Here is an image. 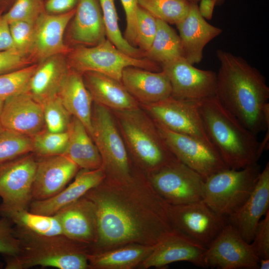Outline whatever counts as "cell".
<instances>
[{"label":"cell","mask_w":269,"mask_h":269,"mask_svg":"<svg viewBox=\"0 0 269 269\" xmlns=\"http://www.w3.org/2000/svg\"><path fill=\"white\" fill-rule=\"evenodd\" d=\"M84 196L93 203L97 220L90 253L132 244L154 246L174 231L168 204L135 166L129 178L106 177Z\"/></svg>","instance_id":"cell-1"},{"label":"cell","mask_w":269,"mask_h":269,"mask_svg":"<svg viewBox=\"0 0 269 269\" xmlns=\"http://www.w3.org/2000/svg\"><path fill=\"white\" fill-rule=\"evenodd\" d=\"M220 66L216 96L221 104L256 135L269 128V88L263 75L240 56L218 49Z\"/></svg>","instance_id":"cell-2"},{"label":"cell","mask_w":269,"mask_h":269,"mask_svg":"<svg viewBox=\"0 0 269 269\" xmlns=\"http://www.w3.org/2000/svg\"><path fill=\"white\" fill-rule=\"evenodd\" d=\"M206 133L229 168L240 169L257 163L260 142L251 132L219 102L216 96L200 101Z\"/></svg>","instance_id":"cell-3"},{"label":"cell","mask_w":269,"mask_h":269,"mask_svg":"<svg viewBox=\"0 0 269 269\" xmlns=\"http://www.w3.org/2000/svg\"><path fill=\"white\" fill-rule=\"evenodd\" d=\"M21 243L20 253L5 256V268L23 269L40 266L60 269H90V246L61 235L43 236L14 227Z\"/></svg>","instance_id":"cell-4"},{"label":"cell","mask_w":269,"mask_h":269,"mask_svg":"<svg viewBox=\"0 0 269 269\" xmlns=\"http://www.w3.org/2000/svg\"><path fill=\"white\" fill-rule=\"evenodd\" d=\"M134 164L146 176L177 159L149 116L139 108L113 111Z\"/></svg>","instance_id":"cell-5"},{"label":"cell","mask_w":269,"mask_h":269,"mask_svg":"<svg viewBox=\"0 0 269 269\" xmlns=\"http://www.w3.org/2000/svg\"><path fill=\"white\" fill-rule=\"evenodd\" d=\"M261 171L257 162L242 169L227 168L215 173L205 179L202 200L215 212L228 217L248 198Z\"/></svg>","instance_id":"cell-6"},{"label":"cell","mask_w":269,"mask_h":269,"mask_svg":"<svg viewBox=\"0 0 269 269\" xmlns=\"http://www.w3.org/2000/svg\"><path fill=\"white\" fill-rule=\"evenodd\" d=\"M66 57L69 67L82 74L95 72L121 82L123 71L127 67L161 71L160 64L145 57L136 58L127 54L107 38L95 46L70 47Z\"/></svg>","instance_id":"cell-7"},{"label":"cell","mask_w":269,"mask_h":269,"mask_svg":"<svg viewBox=\"0 0 269 269\" xmlns=\"http://www.w3.org/2000/svg\"><path fill=\"white\" fill-rule=\"evenodd\" d=\"M114 119L110 109L94 103L91 136L101 155L106 177L126 180L132 175L135 165Z\"/></svg>","instance_id":"cell-8"},{"label":"cell","mask_w":269,"mask_h":269,"mask_svg":"<svg viewBox=\"0 0 269 269\" xmlns=\"http://www.w3.org/2000/svg\"><path fill=\"white\" fill-rule=\"evenodd\" d=\"M168 215L174 231L207 248L228 223L206 204L198 201L182 205L168 204Z\"/></svg>","instance_id":"cell-9"},{"label":"cell","mask_w":269,"mask_h":269,"mask_svg":"<svg viewBox=\"0 0 269 269\" xmlns=\"http://www.w3.org/2000/svg\"><path fill=\"white\" fill-rule=\"evenodd\" d=\"M146 176L156 192L168 204L202 200L205 179L178 159Z\"/></svg>","instance_id":"cell-10"},{"label":"cell","mask_w":269,"mask_h":269,"mask_svg":"<svg viewBox=\"0 0 269 269\" xmlns=\"http://www.w3.org/2000/svg\"><path fill=\"white\" fill-rule=\"evenodd\" d=\"M200 101L170 96L156 103L140 104V106L157 124L171 131L197 138L213 146L200 114Z\"/></svg>","instance_id":"cell-11"},{"label":"cell","mask_w":269,"mask_h":269,"mask_svg":"<svg viewBox=\"0 0 269 269\" xmlns=\"http://www.w3.org/2000/svg\"><path fill=\"white\" fill-rule=\"evenodd\" d=\"M155 124L165 143L174 156L204 179L220 171L229 168L212 145Z\"/></svg>","instance_id":"cell-12"},{"label":"cell","mask_w":269,"mask_h":269,"mask_svg":"<svg viewBox=\"0 0 269 269\" xmlns=\"http://www.w3.org/2000/svg\"><path fill=\"white\" fill-rule=\"evenodd\" d=\"M204 263L205 268L259 269V259L251 244L228 223L206 248Z\"/></svg>","instance_id":"cell-13"},{"label":"cell","mask_w":269,"mask_h":269,"mask_svg":"<svg viewBox=\"0 0 269 269\" xmlns=\"http://www.w3.org/2000/svg\"><path fill=\"white\" fill-rule=\"evenodd\" d=\"M37 160L32 153L0 163L1 205L27 209L32 198Z\"/></svg>","instance_id":"cell-14"},{"label":"cell","mask_w":269,"mask_h":269,"mask_svg":"<svg viewBox=\"0 0 269 269\" xmlns=\"http://www.w3.org/2000/svg\"><path fill=\"white\" fill-rule=\"evenodd\" d=\"M162 70L171 84L172 97L201 101L216 96L217 73L196 68L184 57L163 64Z\"/></svg>","instance_id":"cell-15"},{"label":"cell","mask_w":269,"mask_h":269,"mask_svg":"<svg viewBox=\"0 0 269 269\" xmlns=\"http://www.w3.org/2000/svg\"><path fill=\"white\" fill-rule=\"evenodd\" d=\"M75 8L61 14H51L45 11L34 21L29 54L34 63L53 55H66L69 51L70 47L66 43L65 33Z\"/></svg>","instance_id":"cell-16"},{"label":"cell","mask_w":269,"mask_h":269,"mask_svg":"<svg viewBox=\"0 0 269 269\" xmlns=\"http://www.w3.org/2000/svg\"><path fill=\"white\" fill-rule=\"evenodd\" d=\"M79 169L64 154L40 157L37 160L32 201L43 200L56 195L65 187Z\"/></svg>","instance_id":"cell-17"},{"label":"cell","mask_w":269,"mask_h":269,"mask_svg":"<svg viewBox=\"0 0 269 269\" xmlns=\"http://www.w3.org/2000/svg\"><path fill=\"white\" fill-rule=\"evenodd\" d=\"M206 250V248L174 231L154 246L139 268H159L173 263L183 261L205 268Z\"/></svg>","instance_id":"cell-18"},{"label":"cell","mask_w":269,"mask_h":269,"mask_svg":"<svg viewBox=\"0 0 269 269\" xmlns=\"http://www.w3.org/2000/svg\"><path fill=\"white\" fill-rule=\"evenodd\" d=\"M1 121L3 128L31 137L45 128L41 104L26 92L4 100Z\"/></svg>","instance_id":"cell-19"},{"label":"cell","mask_w":269,"mask_h":269,"mask_svg":"<svg viewBox=\"0 0 269 269\" xmlns=\"http://www.w3.org/2000/svg\"><path fill=\"white\" fill-rule=\"evenodd\" d=\"M269 211V163L261 171L256 184L244 204L227 217L244 240L251 243L256 228L263 216Z\"/></svg>","instance_id":"cell-20"},{"label":"cell","mask_w":269,"mask_h":269,"mask_svg":"<svg viewBox=\"0 0 269 269\" xmlns=\"http://www.w3.org/2000/svg\"><path fill=\"white\" fill-rule=\"evenodd\" d=\"M67 27L71 47L95 46L104 40L106 34L100 0H78Z\"/></svg>","instance_id":"cell-21"},{"label":"cell","mask_w":269,"mask_h":269,"mask_svg":"<svg viewBox=\"0 0 269 269\" xmlns=\"http://www.w3.org/2000/svg\"><path fill=\"white\" fill-rule=\"evenodd\" d=\"M64 236L90 246L97 238V220L93 203L84 196L58 211Z\"/></svg>","instance_id":"cell-22"},{"label":"cell","mask_w":269,"mask_h":269,"mask_svg":"<svg viewBox=\"0 0 269 269\" xmlns=\"http://www.w3.org/2000/svg\"><path fill=\"white\" fill-rule=\"evenodd\" d=\"M198 4V2L191 1L187 15L176 25L181 41L183 57L192 65L201 61L206 45L222 32V29L209 23L201 15Z\"/></svg>","instance_id":"cell-23"},{"label":"cell","mask_w":269,"mask_h":269,"mask_svg":"<svg viewBox=\"0 0 269 269\" xmlns=\"http://www.w3.org/2000/svg\"><path fill=\"white\" fill-rule=\"evenodd\" d=\"M121 82L140 105L159 102L172 94L169 80L162 70L127 67L123 71Z\"/></svg>","instance_id":"cell-24"},{"label":"cell","mask_w":269,"mask_h":269,"mask_svg":"<svg viewBox=\"0 0 269 269\" xmlns=\"http://www.w3.org/2000/svg\"><path fill=\"white\" fill-rule=\"evenodd\" d=\"M106 177L103 168L95 170L82 169L74 180L56 195L43 200H33L29 206L35 213L53 215L64 207L84 196L90 189Z\"/></svg>","instance_id":"cell-25"},{"label":"cell","mask_w":269,"mask_h":269,"mask_svg":"<svg viewBox=\"0 0 269 269\" xmlns=\"http://www.w3.org/2000/svg\"><path fill=\"white\" fill-rule=\"evenodd\" d=\"M85 86L93 102L113 111L136 109L139 103L121 81L95 72L82 74Z\"/></svg>","instance_id":"cell-26"},{"label":"cell","mask_w":269,"mask_h":269,"mask_svg":"<svg viewBox=\"0 0 269 269\" xmlns=\"http://www.w3.org/2000/svg\"><path fill=\"white\" fill-rule=\"evenodd\" d=\"M69 69L66 55L46 58L37 63L26 92L40 103L57 95Z\"/></svg>","instance_id":"cell-27"},{"label":"cell","mask_w":269,"mask_h":269,"mask_svg":"<svg viewBox=\"0 0 269 269\" xmlns=\"http://www.w3.org/2000/svg\"><path fill=\"white\" fill-rule=\"evenodd\" d=\"M57 95L70 115L78 119L91 135L93 101L85 86L82 74L70 68Z\"/></svg>","instance_id":"cell-28"},{"label":"cell","mask_w":269,"mask_h":269,"mask_svg":"<svg viewBox=\"0 0 269 269\" xmlns=\"http://www.w3.org/2000/svg\"><path fill=\"white\" fill-rule=\"evenodd\" d=\"M67 132L68 139L63 154L80 169L95 170L103 168L99 150L84 125L72 116Z\"/></svg>","instance_id":"cell-29"},{"label":"cell","mask_w":269,"mask_h":269,"mask_svg":"<svg viewBox=\"0 0 269 269\" xmlns=\"http://www.w3.org/2000/svg\"><path fill=\"white\" fill-rule=\"evenodd\" d=\"M154 246L132 244L99 253H89L87 258L90 269H133L139 268L151 252Z\"/></svg>","instance_id":"cell-30"},{"label":"cell","mask_w":269,"mask_h":269,"mask_svg":"<svg viewBox=\"0 0 269 269\" xmlns=\"http://www.w3.org/2000/svg\"><path fill=\"white\" fill-rule=\"evenodd\" d=\"M0 215L10 220L16 227L43 236L63 235L60 222L55 215H45L0 205Z\"/></svg>","instance_id":"cell-31"},{"label":"cell","mask_w":269,"mask_h":269,"mask_svg":"<svg viewBox=\"0 0 269 269\" xmlns=\"http://www.w3.org/2000/svg\"><path fill=\"white\" fill-rule=\"evenodd\" d=\"M156 23L155 37L149 50L144 53V57L160 65L183 57L179 35L168 23L157 19Z\"/></svg>","instance_id":"cell-32"},{"label":"cell","mask_w":269,"mask_h":269,"mask_svg":"<svg viewBox=\"0 0 269 269\" xmlns=\"http://www.w3.org/2000/svg\"><path fill=\"white\" fill-rule=\"evenodd\" d=\"M106 37L117 48L136 58H143V52L132 45L122 35L114 0H99Z\"/></svg>","instance_id":"cell-33"},{"label":"cell","mask_w":269,"mask_h":269,"mask_svg":"<svg viewBox=\"0 0 269 269\" xmlns=\"http://www.w3.org/2000/svg\"><path fill=\"white\" fill-rule=\"evenodd\" d=\"M138 5L156 19L177 24L187 15L191 1L188 0H137Z\"/></svg>","instance_id":"cell-34"},{"label":"cell","mask_w":269,"mask_h":269,"mask_svg":"<svg viewBox=\"0 0 269 269\" xmlns=\"http://www.w3.org/2000/svg\"><path fill=\"white\" fill-rule=\"evenodd\" d=\"M32 151L31 137L4 128L0 131V163Z\"/></svg>","instance_id":"cell-35"},{"label":"cell","mask_w":269,"mask_h":269,"mask_svg":"<svg viewBox=\"0 0 269 269\" xmlns=\"http://www.w3.org/2000/svg\"><path fill=\"white\" fill-rule=\"evenodd\" d=\"M32 153L40 157L63 154L67 144V132L55 133L46 128L31 137Z\"/></svg>","instance_id":"cell-36"},{"label":"cell","mask_w":269,"mask_h":269,"mask_svg":"<svg viewBox=\"0 0 269 269\" xmlns=\"http://www.w3.org/2000/svg\"><path fill=\"white\" fill-rule=\"evenodd\" d=\"M41 104L45 128L55 133L67 132L72 116L64 106L58 95L48 98Z\"/></svg>","instance_id":"cell-37"},{"label":"cell","mask_w":269,"mask_h":269,"mask_svg":"<svg viewBox=\"0 0 269 269\" xmlns=\"http://www.w3.org/2000/svg\"><path fill=\"white\" fill-rule=\"evenodd\" d=\"M37 63L19 70L0 75V99L8 97L26 91L30 79Z\"/></svg>","instance_id":"cell-38"},{"label":"cell","mask_w":269,"mask_h":269,"mask_svg":"<svg viewBox=\"0 0 269 269\" xmlns=\"http://www.w3.org/2000/svg\"><path fill=\"white\" fill-rule=\"evenodd\" d=\"M45 0H15L4 13L9 23L16 21L34 22L45 10Z\"/></svg>","instance_id":"cell-39"},{"label":"cell","mask_w":269,"mask_h":269,"mask_svg":"<svg viewBox=\"0 0 269 269\" xmlns=\"http://www.w3.org/2000/svg\"><path fill=\"white\" fill-rule=\"evenodd\" d=\"M157 29L156 19L138 5L136 17L137 46L144 52L150 48Z\"/></svg>","instance_id":"cell-40"},{"label":"cell","mask_w":269,"mask_h":269,"mask_svg":"<svg viewBox=\"0 0 269 269\" xmlns=\"http://www.w3.org/2000/svg\"><path fill=\"white\" fill-rule=\"evenodd\" d=\"M34 22L16 21L9 23L13 49L28 56L33 40Z\"/></svg>","instance_id":"cell-41"},{"label":"cell","mask_w":269,"mask_h":269,"mask_svg":"<svg viewBox=\"0 0 269 269\" xmlns=\"http://www.w3.org/2000/svg\"><path fill=\"white\" fill-rule=\"evenodd\" d=\"M21 248V241L16 235L13 224L7 218H0V253L4 256L18 255Z\"/></svg>","instance_id":"cell-42"},{"label":"cell","mask_w":269,"mask_h":269,"mask_svg":"<svg viewBox=\"0 0 269 269\" xmlns=\"http://www.w3.org/2000/svg\"><path fill=\"white\" fill-rule=\"evenodd\" d=\"M251 244L259 261L269 259V211L258 224Z\"/></svg>","instance_id":"cell-43"},{"label":"cell","mask_w":269,"mask_h":269,"mask_svg":"<svg viewBox=\"0 0 269 269\" xmlns=\"http://www.w3.org/2000/svg\"><path fill=\"white\" fill-rule=\"evenodd\" d=\"M28 56L14 49L0 51V75L14 71L34 64Z\"/></svg>","instance_id":"cell-44"},{"label":"cell","mask_w":269,"mask_h":269,"mask_svg":"<svg viewBox=\"0 0 269 269\" xmlns=\"http://www.w3.org/2000/svg\"><path fill=\"white\" fill-rule=\"evenodd\" d=\"M124 8L126 18V28L125 38L134 46H137L136 33V17L138 8L137 0H120Z\"/></svg>","instance_id":"cell-45"},{"label":"cell","mask_w":269,"mask_h":269,"mask_svg":"<svg viewBox=\"0 0 269 269\" xmlns=\"http://www.w3.org/2000/svg\"><path fill=\"white\" fill-rule=\"evenodd\" d=\"M78 0H45V10L51 14H61L74 9Z\"/></svg>","instance_id":"cell-46"},{"label":"cell","mask_w":269,"mask_h":269,"mask_svg":"<svg viewBox=\"0 0 269 269\" xmlns=\"http://www.w3.org/2000/svg\"><path fill=\"white\" fill-rule=\"evenodd\" d=\"M13 49L9 24L0 11V51Z\"/></svg>","instance_id":"cell-47"},{"label":"cell","mask_w":269,"mask_h":269,"mask_svg":"<svg viewBox=\"0 0 269 269\" xmlns=\"http://www.w3.org/2000/svg\"><path fill=\"white\" fill-rule=\"evenodd\" d=\"M199 1L198 7L201 15L205 19H211L214 7L217 5V0H200Z\"/></svg>","instance_id":"cell-48"},{"label":"cell","mask_w":269,"mask_h":269,"mask_svg":"<svg viewBox=\"0 0 269 269\" xmlns=\"http://www.w3.org/2000/svg\"><path fill=\"white\" fill-rule=\"evenodd\" d=\"M15 0H0V11L6 12L12 6Z\"/></svg>","instance_id":"cell-49"},{"label":"cell","mask_w":269,"mask_h":269,"mask_svg":"<svg viewBox=\"0 0 269 269\" xmlns=\"http://www.w3.org/2000/svg\"><path fill=\"white\" fill-rule=\"evenodd\" d=\"M260 269H269V259H263L259 261Z\"/></svg>","instance_id":"cell-50"},{"label":"cell","mask_w":269,"mask_h":269,"mask_svg":"<svg viewBox=\"0 0 269 269\" xmlns=\"http://www.w3.org/2000/svg\"><path fill=\"white\" fill-rule=\"evenodd\" d=\"M4 100L3 99H0V131L3 128L1 124V116Z\"/></svg>","instance_id":"cell-51"},{"label":"cell","mask_w":269,"mask_h":269,"mask_svg":"<svg viewBox=\"0 0 269 269\" xmlns=\"http://www.w3.org/2000/svg\"><path fill=\"white\" fill-rule=\"evenodd\" d=\"M190 1H196V2H198L200 0H188ZM225 0H217V5L218 6H220V5H222L224 2H225Z\"/></svg>","instance_id":"cell-52"}]
</instances>
